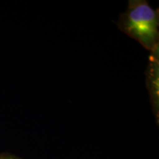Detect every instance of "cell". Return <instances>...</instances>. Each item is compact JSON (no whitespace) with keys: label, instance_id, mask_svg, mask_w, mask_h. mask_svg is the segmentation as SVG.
Here are the masks:
<instances>
[{"label":"cell","instance_id":"6da1fadb","mask_svg":"<svg viewBox=\"0 0 159 159\" xmlns=\"http://www.w3.org/2000/svg\"><path fill=\"white\" fill-rule=\"evenodd\" d=\"M117 25L148 50L158 48V13L147 1H129L128 8L121 14Z\"/></svg>","mask_w":159,"mask_h":159},{"label":"cell","instance_id":"7a4b0ae2","mask_svg":"<svg viewBox=\"0 0 159 159\" xmlns=\"http://www.w3.org/2000/svg\"><path fill=\"white\" fill-rule=\"evenodd\" d=\"M0 159H15L13 158H0Z\"/></svg>","mask_w":159,"mask_h":159}]
</instances>
